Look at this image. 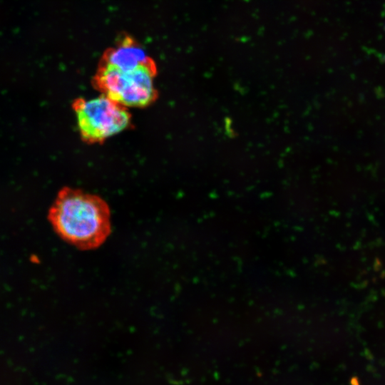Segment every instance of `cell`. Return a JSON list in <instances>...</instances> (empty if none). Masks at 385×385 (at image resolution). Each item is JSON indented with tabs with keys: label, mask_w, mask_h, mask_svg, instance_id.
<instances>
[{
	"label": "cell",
	"mask_w": 385,
	"mask_h": 385,
	"mask_svg": "<svg viewBox=\"0 0 385 385\" xmlns=\"http://www.w3.org/2000/svg\"><path fill=\"white\" fill-rule=\"evenodd\" d=\"M48 219L56 232L80 250L101 245L111 233V212L100 196L65 187L51 207Z\"/></svg>",
	"instance_id": "cell-1"
},
{
	"label": "cell",
	"mask_w": 385,
	"mask_h": 385,
	"mask_svg": "<svg viewBox=\"0 0 385 385\" xmlns=\"http://www.w3.org/2000/svg\"><path fill=\"white\" fill-rule=\"evenodd\" d=\"M157 73L154 60L133 68H121L100 61L92 83L102 95L128 108H145L158 97L154 83Z\"/></svg>",
	"instance_id": "cell-2"
},
{
	"label": "cell",
	"mask_w": 385,
	"mask_h": 385,
	"mask_svg": "<svg viewBox=\"0 0 385 385\" xmlns=\"http://www.w3.org/2000/svg\"><path fill=\"white\" fill-rule=\"evenodd\" d=\"M72 108L80 136L88 144L102 143L131 124L128 108L102 94L90 99L78 98Z\"/></svg>",
	"instance_id": "cell-3"
}]
</instances>
